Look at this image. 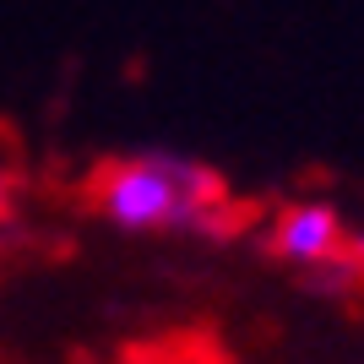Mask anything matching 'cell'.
<instances>
[{
  "label": "cell",
  "mask_w": 364,
  "mask_h": 364,
  "mask_svg": "<svg viewBox=\"0 0 364 364\" xmlns=\"http://www.w3.org/2000/svg\"><path fill=\"white\" fill-rule=\"evenodd\" d=\"M87 201L125 234L152 228H191V234H228V191L207 164L180 152H141L114 158L87 180Z\"/></svg>",
  "instance_id": "1"
},
{
  "label": "cell",
  "mask_w": 364,
  "mask_h": 364,
  "mask_svg": "<svg viewBox=\"0 0 364 364\" xmlns=\"http://www.w3.org/2000/svg\"><path fill=\"white\" fill-rule=\"evenodd\" d=\"M343 240H348V228H343L332 201H294L272 223V250L283 261H294V267H326V261H337L343 256Z\"/></svg>",
  "instance_id": "2"
},
{
  "label": "cell",
  "mask_w": 364,
  "mask_h": 364,
  "mask_svg": "<svg viewBox=\"0 0 364 364\" xmlns=\"http://www.w3.org/2000/svg\"><path fill=\"white\" fill-rule=\"evenodd\" d=\"M343 261H353V267H359V272H364V228H359V234H348V240H343Z\"/></svg>",
  "instance_id": "3"
},
{
  "label": "cell",
  "mask_w": 364,
  "mask_h": 364,
  "mask_svg": "<svg viewBox=\"0 0 364 364\" xmlns=\"http://www.w3.org/2000/svg\"><path fill=\"white\" fill-rule=\"evenodd\" d=\"M6 201H11V180L0 174V213H6Z\"/></svg>",
  "instance_id": "4"
}]
</instances>
